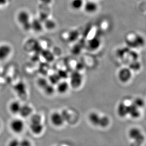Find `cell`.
Instances as JSON below:
<instances>
[{
	"label": "cell",
	"mask_w": 146,
	"mask_h": 146,
	"mask_svg": "<svg viewBox=\"0 0 146 146\" xmlns=\"http://www.w3.org/2000/svg\"><path fill=\"white\" fill-rule=\"evenodd\" d=\"M17 19L18 22L22 26L25 31H29L31 29V16L29 13L22 10L18 13Z\"/></svg>",
	"instance_id": "cell-1"
},
{
	"label": "cell",
	"mask_w": 146,
	"mask_h": 146,
	"mask_svg": "<svg viewBox=\"0 0 146 146\" xmlns=\"http://www.w3.org/2000/svg\"><path fill=\"white\" fill-rule=\"evenodd\" d=\"M128 136L131 139L133 140V143L139 146H141L145 140V137L137 128H131L129 131Z\"/></svg>",
	"instance_id": "cell-2"
},
{
	"label": "cell",
	"mask_w": 146,
	"mask_h": 146,
	"mask_svg": "<svg viewBox=\"0 0 146 146\" xmlns=\"http://www.w3.org/2000/svg\"><path fill=\"white\" fill-rule=\"evenodd\" d=\"M132 77V71L129 68H121L117 73L119 81L123 84H127L131 81Z\"/></svg>",
	"instance_id": "cell-3"
},
{
	"label": "cell",
	"mask_w": 146,
	"mask_h": 146,
	"mask_svg": "<svg viewBox=\"0 0 146 146\" xmlns=\"http://www.w3.org/2000/svg\"><path fill=\"white\" fill-rule=\"evenodd\" d=\"M70 86L74 89H78L82 84L83 76L80 73L75 72L72 73L70 76Z\"/></svg>",
	"instance_id": "cell-4"
},
{
	"label": "cell",
	"mask_w": 146,
	"mask_h": 146,
	"mask_svg": "<svg viewBox=\"0 0 146 146\" xmlns=\"http://www.w3.org/2000/svg\"><path fill=\"white\" fill-rule=\"evenodd\" d=\"M10 128L11 131L14 133H21L24 128V123L21 119H15L10 123Z\"/></svg>",
	"instance_id": "cell-5"
},
{
	"label": "cell",
	"mask_w": 146,
	"mask_h": 146,
	"mask_svg": "<svg viewBox=\"0 0 146 146\" xmlns=\"http://www.w3.org/2000/svg\"><path fill=\"white\" fill-rule=\"evenodd\" d=\"M12 52V48L8 44L0 45V61L6 60L10 57Z\"/></svg>",
	"instance_id": "cell-6"
},
{
	"label": "cell",
	"mask_w": 146,
	"mask_h": 146,
	"mask_svg": "<svg viewBox=\"0 0 146 146\" xmlns=\"http://www.w3.org/2000/svg\"><path fill=\"white\" fill-rule=\"evenodd\" d=\"M83 8L84 11L88 14H94L98 11V4L94 1H90L84 3Z\"/></svg>",
	"instance_id": "cell-7"
},
{
	"label": "cell",
	"mask_w": 146,
	"mask_h": 146,
	"mask_svg": "<svg viewBox=\"0 0 146 146\" xmlns=\"http://www.w3.org/2000/svg\"><path fill=\"white\" fill-rule=\"evenodd\" d=\"M44 126L42 121H31L30 129L34 134L39 135L44 131Z\"/></svg>",
	"instance_id": "cell-8"
},
{
	"label": "cell",
	"mask_w": 146,
	"mask_h": 146,
	"mask_svg": "<svg viewBox=\"0 0 146 146\" xmlns=\"http://www.w3.org/2000/svg\"><path fill=\"white\" fill-rule=\"evenodd\" d=\"M50 120L52 123L56 127L62 126L65 122L61 113L58 112H54L52 113L50 117Z\"/></svg>",
	"instance_id": "cell-9"
},
{
	"label": "cell",
	"mask_w": 146,
	"mask_h": 146,
	"mask_svg": "<svg viewBox=\"0 0 146 146\" xmlns=\"http://www.w3.org/2000/svg\"><path fill=\"white\" fill-rule=\"evenodd\" d=\"M88 44L89 49L92 51H95L97 50L100 47L101 42L99 38L97 37H94L88 41Z\"/></svg>",
	"instance_id": "cell-10"
},
{
	"label": "cell",
	"mask_w": 146,
	"mask_h": 146,
	"mask_svg": "<svg viewBox=\"0 0 146 146\" xmlns=\"http://www.w3.org/2000/svg\"><path fill=\"white\" fill-rule=\"evenodd\" d=\"M44 28L43 22L40 19H36L31 21V29H32L34 31L40 32Z\"/></svg>",
	"instance_id": "cell-11"
},
{
	"label": "cell",
	"mask_w": 146,
	"mask_h": 146,
	"mask_svg": "<svg viewBox=\"0 0 146 146\" xmlns=\"http://www.w3.org/2000/svg\"><path fill=\"white\" fill-rule=\"evenodd\" d=\"M70 87L69 83L65 80L60 82L57 84L56 90L58 93L64 94H66Z\"/></svg>",
	"instance_id": "cell-12"
},
{
	"label": "cell",
	"mask_w": 146,
	"mask_h": 146,
	"mask_svg": "<svg viewBox=\"0 0 146 146\" xmlns=\"http://www.w3.org/2000/svg\"><path fill=\"white\" fill-rule=\"evenodd\" d=\"M128 115H130L132 118L137 119L141 116V112L139 109L132 103L128 106Z\"/></svg>",
	"instance_id": "cell-13"
},
{
	"label": "cell",
	"mask_w": 146,
	"mask_h": 146,
	"mask_svg": "<svg viewBox=\"0 0 146 146\" xmlns=\"http://www.w3.org/2000/svg\"><path fill=\"white\" fill-rule=\"evenodd\" d=\"M33 109L31 106L28 104L21 105V110L19 111V115L23 118H27L32 113Z\"/></svg>",
	"instance_id": "cell-14"
},
{
	"label": "cell",
	"mask_w": 146,
	"mask_h": 146,
	"mask_svg": "<svg viewBox=\"0 0 146 146\" xmlns=\"http://www.w3.org/2000/svg\"><path fill=\"white\" fill-rule=\"evenodd\" d=\"M117 113L119 116L121 118H123L128 115V106L124 103L121 102L117 107Z\"/></svg>",
	"instance_id": "cell-15"
},
{
	"label": "cell",
	"mask_w": 146,
	"mask_h": 146,
	"mask_svg": "<svg viewBox=\"0 0 146 146\" xmlns=\"http://www.w3.org/2000/svg\"><path fill=\"white\" fill-rule=\"evenodd\" d=\"M22 105L18 101H13L10 103L9 105V110L10 112L13 115H17L19 113Z\"/></svg>",
	"instance_id": "cell-16"
},
{
	"label": "cell",
	"mask_w": 146,
	"mask_h": 146,
	"mask_svg": "<svg viewBox=\"0 0 146 146\" xmlns=\"http://www.w3.org/2000/svg\"><path fill=\"white\" fill-rule=\"evenodd\" d=\"M100 116L96 112H92L89 115L88 120L93 125L98 126Z\"/></svg>",
	"instance_id": "cell-17"
},
{
	"label": "cell",
	"mask_w": 146,
	"mask_h": 146,
	"mask_svg": "<svg viewBox=\"0 0 146 146\" xmlns=\"http://www.w3.org/2000/svg\"><path fill=\"white\" fill-rule=\"evenodd\" d=\"M84 4L83 0H72L70 2V7L73 10L79 11L83 8Z\"/></svg>",
	"instance_id": "cell-18"
},
{
	"label": "cell",
	"mask_w": 146,
	"mask_h": 146,
	"mask_svg": "<svg viewBox=\"0 0 146 146\" xmlns=\"http://www.w3.org/2000/svg\"><path fill=\"white\" fill-rule=\"evenodd\" d=\"M43 26L44 27L46 28L47 30H52L55 29L56 27V23L54 20L49 19L48 18L47 19L44 21Z\"/></svg>",
	"instance_id": "cell-19"
},
{
	"label": "cell",
	"mask_w": 146,
	"mask_h": 146,
	"mask_svg": "<svg viewBox=\"0 0 146 146\" xmlns=\"http://www.w3.org/2000/svg\"><path fill=\"white\" fill-rule=\"evenodd\" d=\"M110 123V120L107 116H100L98 126L102 128H106Z\"/></svg>",
	"instance_id": "cell-20"
},
{
	"label": "cell",
	"mask_w": 146,
	"mask_h": 146,
	"mask_svg": "<svg viewBox=\"0 0 146 146\" xmlns=\"http://www.w3.org/2000/svg\"><path fill=\"white\" fill-rule=\"evenodd\" d=\"M132 104H133L135 106H136L139 109L143 107L144 102L143 100L141 98H138L135 99Z\"/></svg>",
	"instance_id": "cell-21"
},
{
	"label": "cell",
	"mask_w": 146,
	"mask_h": 146,
	"mask_svg": "<svg viewBox=\"0 0 146 146\" xmlns=\"http://www.w3.org/2000/svg\"><path fill=\"white\" fill-rule=\"evenodd\" d=\"M43 89L44 90V92H46V94H47V95H52L54 92V88L53 87V86L52 85H50L49 84H48Z\"/></svg>",
	"instance_id": "cell-22"
},
{
	"label": "cell",
	"mask_w": 146,
	"mask_h": 146,
	"mask_svg": "<svg viewBox=\"0 0 146 146\" xmlns=\"http://www.w3.org/2000/svg\"><path fill=\"white\" fill-rule=\"evenodd\" d=\"M16 91L19 95H23V94H25L26 92V90L25 89V87L23 84H20V85H17V87H16Z\"/></svg>",
	"instance_id": "cell-23"
},
{
	"label": "cell",
	"mask_w": 146,
	"mask_h": 146,
	"mask_svg": "<svg viewBox=\"0 0 146 146\" xmlns=\"http://www.w3.org/2000/svg\"><path fill=\"white\" fill-rule=\"evenodd\" d=\"M37 84H38L39 86L42 89L45 88L49 84L48 82L44 79H40L38 81Z\"/></svg>",
	"instance_id": "cell-24"
},
{
	"label": "cell",
	"mask_w": 146,
	"mask_h": 146,
	"mask_svg": "<svg viewBox=\"0 0 146 146\" xmlns=\"http://www.w3.org/2000/svg\"><path fill=\"white\" fill-rule=\"evenodd\" d=\"M61 114L64 121H68L70 119V115L67 111H63Z\"/></svg>",
	"instance_id": "cell-25"
},
{
	"label": "cell",
	"mask_w": 146,
	"mask_h": 146,
	"mask_svg": "<svg viewBox=\"0 0 146 146\" xmlns=\"http://www.w3.org/2000/svg\"><path fill=\"white\" fill-rule=\"evenodd\" d=\"M20 141L18 139H12L9 142L8 146H19Z\"/></svg>",
	"instance_id": "cell-26"
},
{
	"label": "cell",
	"mask_w": 146,
	"mask_h": 146,
	"mask_svg": "<svg viewBox=\"0 0 146 146\" xmlns=\"http://www.w3.org/2000/svg\"><path fill=\"white\" fill-rule=\"evenodd\" d=\"M19 146H32V144L29 140L24 139L20 141Z\"/></svg>",
	"instance_id": "cell-27"
},
{
	"label": "cell",
	"mask_w": 146,
	"mask_h": 146,
	"mask_svg": "<svg viewBox=\"0 0 146 146\" xmlns=\"http://www.w3.org/2000/svg\"><path fill=\"white\" fill-rule=\"evenodd\" d=\"M39 1L44 5H48L52 1V0H39Z\"/></svg>",
	"instance_id": "cell-28"
},
{
	"label": "cell",
	"mask_w": 146,
	"mask_h": 146,
	"mask_svg": "<svg viewBox=\"0 0 146 146\" xmlns=\"http://www.w3.org/2000/svg\"><path fill=\"white\" fill-rule=\"evenodd\" d=\"M7 3V0H0V7L5 5Z\"/></svg>",
	"instance_id": "cell-29"
},
{
	"label": "cell",
	"mask_w": 146,
	"mask_h": 146,
	"mask_svg": "<svg viewBox=\"0 0 146 146\" xmlns=\"http://www.w3.org/2000/svg\"><path fill=\"white\" fill-rule=\"evenodd\" d=\"M0 127H1V123H0Z\"/></svg>",
	"instance_id": "cell-30"
}]
</instances>
